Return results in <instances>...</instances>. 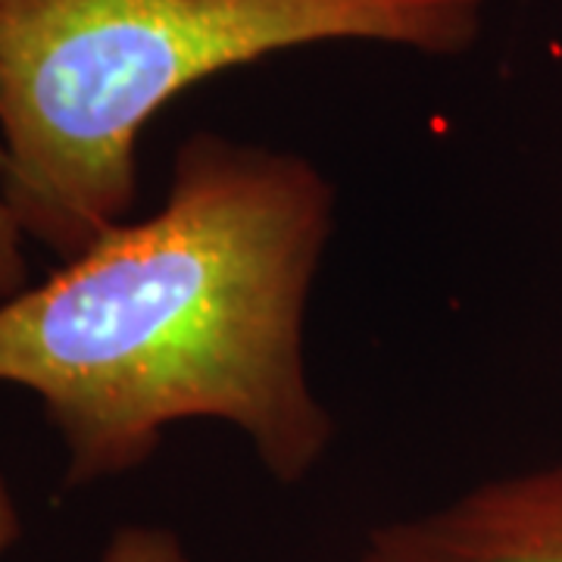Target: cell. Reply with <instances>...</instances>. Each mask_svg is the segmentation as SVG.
I'll use <instances>...</instances> for the list:
<instances>
[{
  "mask_svg": "<svg viewBox=\"0 0 562 562\" xmlns=\"http://www.w3.org/2000/svg\"><path fill=\"white\" fill-rule=\"evenodd\" d=\"M335 225L338 191L310 157L194 132L157 213L0 303V382L38 397L63 484L138 472L181 422L232 425L276 482L310 479L338 435L306 366Z\"/></svg>",
  "mask_w": 562,
  "mask_h": 562,
  "instance_id": "1",
  "label": "cell"
},
{
  "mask_svg": "<svg viewBox=\"0 0 562 562\" xmlns=\"http://www.w3.org/2000/svg\"><path fill=\"white\" fill-rule=\"evenodd\" d=\"M482 29L484 0H0V198L72 260L128 220L140 132L194 85L331 41L457 57Z\"/></svg>",
  "mask_w": 562,
  "mask_h": 562,
  "instance_id": "2",
  "label": "cell"
},
{
  "mask_svg": "<svg viewBox=\"0 0 562 562\" xmlns=\"http://www.w3.org/2000/svg\"><path fill=\"white\" fill-rule=\"evenodd\" d=\"M353 562H562V462L375 525Z\"/></svg>",
  "mask_w": 562,
  "mask_h": 562,
  "instance_id": "3",
  "label": "cell"
},
{
  "mask_svg": "<svg viewBox=\"0 0 562 562\" xmlns=\"http://www.w3.org/2000/svg\"><path fill=\"white\" fill-rule=\"evenodd\" d=\"M98 562H191V557L172 528L135 522L110 535Z\"/></svg>",
  "mask_w": 562,
  "mask_h": 562,
  "instance_id": "4",
  "label": "cell"
},
{
  "mask_svg": "<svg viewBox=\"0 0 562 562\" xmlns=\"http://www.w3.org/2000/svg\"><path fill=\"white\" fill-rule=\"evenodd\" d=\"M25 284H32L29 260H25V238L0 198V303L20 294Z\"/></svg>",
  "mask_w": 562,
  "mask_h": 562,
  "instance_id": "5",
  "label": "cell"
},
{
  "mask_svg": "<svg viewBox=\"0 0 562 562\" xmlns=\"http://www.w3.org/2000/svg\"><path fill=\"white\" fill-rule=\"evenodd\" d=\"M22 538V513L20 503L13 497L7 479L0 475V557L13 550V543Z\"/></svg>",
  "mask_w": 562,
  "mask_h": 562,
  "instance_id": "6",
  "label": "cell"
}]
</instances>
